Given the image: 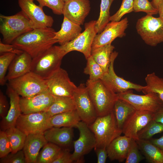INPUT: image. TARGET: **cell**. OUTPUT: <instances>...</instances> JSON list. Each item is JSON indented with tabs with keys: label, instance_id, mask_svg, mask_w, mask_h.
Returning a JSON list of instances; mask_svg holds the SVG:
<instances>
[{
	"label": "cell",
	"instance_id": "cell-3",
	"mask_svg": "<svg viewBox=\"0 0 163 163\" xmlns=\"http://www.w3.org/2000/svg\"><path fill=\"white\" fill-rule=\"evenodd\" d=\"M0 32L3 43L10 44L22 34L36 28L34 24L22 11L14 15H0Z\"/></svg>",
	"mask_w": 163,
	"mask_h": 163
},
{
	"label": "cell",
	"instance_id": "cell-32",
	"mask_svg": "<svg viewBox=\"0 0 163 163\" xmlns=\"http://www.w3.org/2000/svg\"><path fill=\"white\" fill-rule=\"evenodd\" d=\"M145 80L146 85L142 91L145 94L150 92L156 93L163 101V78L153 72L147 74Z\"/></svg>",
	"mask_w": 163,
	"mask_h": 163
},
{
	"label": "cell",
	"instance_id": "cell-35",
	"mask_svg": "<svg viewBox=\"0 0 163 163\" xmlns=\"http://www.w3.org/2000/svg\"><path fill=\"white\" fill-rule=\"evenodd\" d=\"M84 73L89 75V79L92 81L101 79L106 73L101 67L94 60L91 56L87 59Z\"/></svg>",
	"mask_w": 163,
	"mask_h": 163
},
{
	"label": "cell",
	"instance_id": "cell-29",
	"mask_svg": "<svg viewBox=\"0 0 163 163\" xmlns=\"http://www.w3.org/2000/svg\"><path fill=\"white\" fill-rule=\"evenodd\" d=\"M114 48V46L110 44L91 50V56L105 73L108 71L111 61V54Z\"/></svg>",
	"mask_w": 163,
	"mask_h": 163
},
{
	"label": "cell",
	"instance_id": "cell-19",
	"mask_svg": "<svg viewBox=\"0 0 163 163\" xmlns=\"http://www.w3.org/2000/svg\"><path fill=\"white\" fill-rule=\"evenodd\" d=\"M91 9L89 0H69L64 2L62 14L73 22L83 25Z\"/></svg>",
	"mask_w": 163,
	"mask_h": 163
},
{
	"label": "cell",
	"instance_id": "cell-13",
	"mask_svg": "<svg viewBox=\"0 0 163 163\" xmlns=\"http://www.w3.org/2000/svg\"><path fill=\"white\" fill-rule=\"evenodd\" d=\"M117 95L119 99L126 101L136 110H147L155 113L163 105V101L155 93L140 95L133 93L131 89Z\"/></svg>",
	"mask_w": 163,
	"mask_h": 163
},
{
	"label": "cell",
	"instance_id": "cell-36",
	"mask_svg": "<svg viewBox=\"0 0 163 163\" xmlns=\"http://www.w3.org/2000/svg\"><path fill=\"white\" fill-rule=\"evenodd\" d=\"M163 132V123L154 119L151 120L138 133L139 139L149 140L154 135Z\"/></svg>",
	"mask_w": 163,
	"mask_h": 163
},
{
	"label": "cell",
	"instance_id": "cell-37",
	"mask_svg": "<svg viewBox=\"0 0 163 163\" xmlns=\"http://www.w3.org/2000/svg\"><path fill=\"white\" fill-rule=\"evenodd\" d=\"M16 54L11 53H6L0 54V84L4 85L6 81V74L11 62Z\"/></svg>",
	"mask_w": 163,
	"mask_h": 163
},
{
	"label": "cell",
	"instance_id": "cell-8",
	"mask_svg": "<svg viewBox=\"0 0 163 163\" xmlns=\"http://www.w3.org/2000/svg\"><path fill=\"white\" fill-rule=\"evenodd\" d=\"M96 21L92 20L85 23L83 32L72 40L60 46L65 55L71 51H76L82 53L86 59L91 56L93 42L97 34L95 28Z\"/></svg>",
	"mask_w": 163,
	"mask_h": 163
},
{
	"label": "cell",
	"instance_id": "cell-5",
	"mask_svg": "<svg viewBox=\"0 0 163 163\" xmlns=\"http://www.w3.org/2000/svg\"><path fill=\"white\" fill-rule=\"evenodd\" d=\"M65 55L60 46H53L32 59L30 71L45 80L60 67Z\"/></svg>",
	"mask_w": 163,
	"mask_h": 163
},
{
	"label": "cell",
	"instance_id": "cell-22",
	"mask_svg": "<svg viewBox=\"0 0 163 163\" xmlns=\"http://www.w3.org/2000/svg\"><path fill=\"white\" fill-rule=\"evenodd\" d=\"M32 59L31 56L24 51L16 55L9 66L6 81L17 78L30 72Z\"/></svg>",
	"mask_w": 163,
	"mask_h": 163
},
{
	"label": "cell",
	"instance_id": "cell-17",
	"mask_svg": "<svg viewBox=\"0 0 163 163\" xmlns=\"http://www.w3.org/2000/svg\"><path fill=\"white\" fill-rule=\"evenodd\" d=\"M18 5L22 11L32 21L36 28L51 27L53 18L46 15L43 8L36 5L33 0H18Z\"/></svg>",
	"mask_w": 163,
	"mask_h": 163
},
{
	"label": "cell",
	"instance_id": "cell-27",
	"mask_svg": "<svg viewBox=\"0 0 163 163\" xmlns=\"http://www.w3.org/2000/svg\"><path fill=\"white\" fill-rule=\"evenodd\" d=\"M81 120L76 110L57 114L50 117L51 127H75Z\"/></svg>",
	"mask_w": 163,
	"mask_h": 163
},
{
	"label": "cell",
	"instance_id": "cell-28",
	"mask_svg": "<svg viewBox=\"0 0 163 163\" xmlns=\"http://www.w3.org/2000/svg\"><path fill=\"white\" fill-rule=\"evenodd\" d=\"M76 110L72 97L54 96L53 101L46 111L51 117L54 115Z\"/></svg>",
	"mask_w": 163,
	"mask_h": 163
},
{
	"label": "cell",
	"instance_id": "cell-4",
	"mask_svg": "<svg viewBox=\"0 0 163 163\" xmlns=\"http://www.w3.org/2000/svg\"><path fill=\"white\" fill-rule=\"evenodd\" d=\"M88 127L96 139L94 148H107L113 140L122 133V129L117 125L113 110L106 115L97 117Z\"/></svg>",
	"mask_w": 163,
	"mask_h": 163
},
{
	"label": "cell",
	"instance_id": "cell-34",
	"mask_svg": "<svg viewBox=\"0 0 163 163\" xmlns=\"http://www.w3.org/2000/svg\"><path fill=\"white\" fill-rule=\"evenodd\" d=\"M114 0H101L100 14L95 28L97 34L101 33L110 21V9Z\"/></svg>",
	"mask_w": 163,
	"mask_h": 163
},
{
	"label": "cell",
	"instance_id": "cell-52",
	"mask_svg": "<svg viewBox=\"0 0 163 163\" xmlns=\"http://www.w3.org/2000/svg\"><path fill=\"white\" fill-rule=\"evenodd\" d=\"M68 0H63V1L64 2H66V1H68Z\"/></svg>",
	"mask_w": 163,
	"mask_h": 163
},
{
	"label": "cell",
	"instance_id": "cell-26",
	"mask_svg": "<svg viewBox=\"0 0 163 163\" xmlns=\"http://www.w3.org/2000/svg\"><path fill=\"white\" fill-rule=\"evenodd\" d=\"M142 154L150 163H163V151L153 144L149 140H136Z\"/></svg>",
	"mask_w": 163,
	"mask_h": 163
},
{
	"label": "cell",
	"instance_id": "cell-16",
	"mask_svg": "<svg viewBox=\"0 0 163 163\" xmlns=\"http://www.w3.org/2000/svg\"><path fill=\"white\" fill-rule=\"evenodd\" d=\"M154 113L147 110H135L127 118L122 128L124 135L136 140L138 133L151 120Z\"/></svg>",
	"mask_w": 163,
	"mask_h": 163
},
{
	"label": "cell",
	"instance_id": "cell-41",
	"mask_svg": "<svg viewBox=\"0 0 163 163\" xmlns=\"http://www.w3.org/2000/svg\"><path fill=\"white\" fill-rule=\"evenodd\" d=\"M37 1L39 5L42 7L44 6L50 8L55 14H62L64 2L63 0H33Z\"/></svg>",
	"mask_w": 163,
	"mask_h": 163
},
{
	"label": "cell",
	"instance_id": "cell-33",
	"mask_svg": "<svg viewBox=\"0 0 163 163\" xmlns=\"http://www.w3.org/2000/svg\"><path fill=\"white\" fill-rule=\"evenodd\" d=\"M61 150L59 146L48 142L40 152L36 163H53Z\"/></svg>",
	"mask_w": 163,
	"mask_h": 163
},
{
	"label": "cell",
	"instance_id": "cell-2",
	"mask_svg": "<svg viewBox=\"0 0 163 163\" xmlns=\"http://www.w3.org/2000/svg\"><path fill=\"white\" fill-rule=\"evenodd\" d=\"M97 117L106 115L113 111L118 99L117 94L108 87L101 79H88L85 85Z\"/></svg>",
	"mask_w": 163,
	"mask_h": 163
},
{
	"label": "cell",
	"instance_id": "cell-46",
	"mask_svg": "<svg viewBox=\"0 0 163 163\" xmlns=\"http://www.w3.org/2000/svg\"><path fill=\"white\" fill-rule=\"evenodd\" d=\"M8 104L6 96L2 91H0V116L2 119L7 115L8 112Z\"/></svg>",
	"mask_w": 163,
	"mask_h": 163
},
{
	"label": "cell",
	"instance_id": "cell-49",
	"mask_svg": "<svg viewBox=\"0 0 163 163\" xmlns=\"http://www.w3.org/2000/svg\"><path fill=\"white\" fill-rule=\"evenodd\" d=\"M149 140L153 144L163 151V135L159 138L152 139Z\"/></svg>",
	"mask_w": 163,
	"mask_h": 163
},
{
	"label": "cell",
	"instance_id": "cell-14",
	"mask_svg": "<svg viewBox=\"0 0 163 163\" xmlns=\"http://www.w3.org/2000/svg\"><path fill=\"white\" fill-rule=\"evenodd\" d=\"M118 55V53L116 51L112 53L108 71L105 73L101 80L110 89L117 94L122 93L131 89H134L138 92L142 91L145 86L126 80L116 74L114 69V62Z\"/></svg>",
	"mask_w": 163,
	"mask_h": 163
},
{
	"label": "cell",
	"instance_id": "cell-38",
	"mask_svg": "<svg viewBox=\"0 0 163 163\" xmlns=\"http://www.w3.org/2000/svg\"><path fill=\"white\" fill-rule=\"evenodd\" d=\"M145 159L142 155L136 141L132 139L126 159V163H138Z\"/></svg>",
	"mask_w": 163,
	"mask_h": 163
},
{
	"label": "cell",
	"instance_id": "cell-23",
	"mask_svg": "<svg viewBox=\"0 0 163 163\" xmlns=\"http://www.w3.org/2000/svg\"><path fill=\"white\" fill-rule=\"evenodd\" d=\"M132 139L124 135L120 136L113 140L106 148L110 160L120 162L125 160Z\"/></svg>",
	"mask_w": 163,
	"mask_h": 163
},
{
	"label": "cell",
	"instance_id": "cell-50",
	"mask_svg": "<svg viewBox=\"0 0 163 163\" xmlns=\"http://www.w3.org/2000/svg\"><path fill=\"white\" fill-rule=\"evenodd\" d=\"M157 9L159 17L163 21V0H161Z\"/></svg>",
	"mask_w": 163,
	"mask_h": 163
},
{
	"label": "cell",
	"instance_id": "cell-20",
	"mask_svg": "<svg viewBox=\"0 0 163 163\" xmlns=\"http://www.w3.org/2000/svg\"><path fill=\"white\" fill-rule=\"evenodd\" d=\"M6 93L10 99V106L7 115L2 119L0 123L1 129L4 131L15 126L17 120L22 113L20 104L19 95L8 84Z\"/></svg>",
	"mask_w": 163,
	"mask_h": 163
},
{
	"label": "cell",
	"instance_id": "cell-15",
	"mask_svg": "<svg viewBox=\"0 0 163 163\" xmlns=\"http://www.w3.org/2000/svg\"><path fill=\"white\" fill-rule=\"evenodd\" d=\"M128 25V21L126 17L119 21L109 22L101 33L96 35L93 42L91 50L111 44L117 38L125 36V32Z\"/></svg>",
	"mask_w": 163,
	"mask_h": 163
},
{
	"label": "cell",
	"instance_id": "cell-43",
	"mask_svg": "<svg viewBox=\"0 0 163 163\" xmlns=\"http://www.w3.org/2000/svg\"><path fill=\"white\" fill-rule=\"evenodd\" d=\"M11 152L10 142L7 134L3 130L0 131V158L5 157Z\"/></svg>",
	"mask_w": 163,
	"mask_h": 163
},
{
	"label": "cell",
	"instance_id": "cell-30",
	"mask_svg": "<svg viewBox=\"0 0 163 163\" xmlns=\"http://www.w3.org/2000/svg\"><path fill=\"white\" fill-rule=\"evenodd\" d=\"M135 110L126 101L119 98L116 101L114 105L113 111L117 125L120 129H122L127 118Z\"/></svg>",
	"mask_w": 163,
	"mask_h": 163
},
{
	"label": "cell",
	"instance_id": "cell-18",
	"mask_svg": "<svg viewBox=\"0 0 163 163\" xmlns=\"http://www.w3.org/2000/svg\"><path fill=\"white\" fill-rule=\"evenodd\" d=\"M54 96L49 91L28 98H20L21 112L29 114L46 111L52 104Z\"/></svg>",
	"mask_w": 163,
	"mask_h": 163
},
{
	"label": "cell",
	"instance_id": "cell-42",
	"mask_svg": "<svg viewBox=\"0 0 163 163\" xmlns=\"http://www.w3.org/2000/svg\"><path fill=\"white\" fill-rule=\"evenodd\" d=\"M0 163H26L23 150L15 153H10L5 157L1 158Z\"/></svg>",
	"mask_w": 163,
	"mask_h": 163
},
{
	"label": "cell",
	"instance_id": "cell-1",
	"mask_svg": "<svg viewBox=\"0 0 163 163\" xmlns=\"http://www.w3.org/2000/svg\"><path fill=\"white\" fill-rule=\"evenodd\" d=\"M55 32L51 27L35 28L21 35L11 44L33 59L58 43L54 38Z\"/></svg>",
	"mask_w": 163,
	"mask_h": 163
},
{
	"label": "cell",
	"instance_id": "cell-7",
	"mask_svg": "<svg viewBox=\"0 0 163 163\" xmlns=\"http://www.w3.org/2000/svg\"><path fill=\"white\" fill-rule=\"evenodd\" d=\"M8 81V85L23 97H30L48 91L45 80L31 71Z\"/></svg>",
	"mask_w": 163,
	"mask_h": 163
},
{
	"label": "cell",
	"instance_id": "cell-51",
	"mask_svg": "<svg viewBox=\"0 0 163 163\" xmlns=\"http://www.w3.org/2000/svg\"><path fill=\"white\" fill-rule=\"evenodd\" d=\"M161 0H152L151 3L154 7L157 8L158 5Z\"/></svg>",
	"mask_w": 163,
	"mask_h": 163
},
{
	"label": "cell",
	"instance_id": "cell-25",
	"mask_svg": "<svg viewBox=\"0 0 163 163\" xmlns=\"http://www.w3.org/2000/svg\"><path fill=\"white\" fill-rule=\"evenodd\" d=\"M80 25L71 21L64 16L60 29L56 32L54 38L60 46L62 45L76 37L81 33Z\"/></svg>",
	"mask_w": 163,
	"mask_h": 163
},
{
	"label": "cell",
	"instance_id": "cell-10",
	"mask_svg": "<svg viewBox=\"0 0 163 163\" xmlns=\"http://www.w3.org/2000/svg\"><path fill=\"white\" fill-rule=\"evenodd\" d=\"M50 118L46 111L21 114L17 120L15 126L27 135L44 133L52 127L49 121Z\"/></svg>",
	"mask_w": 163,
	"mask_h": 163
},
{
	"label": "cell",
	"instance_id": "cell-24",
	"mask_svg": "<svg viewBox=\"0 0 163 163\" xmlns=\"http://www.w3.org/2000/svg\"><path fill=\"white\" fill-rule=\"evenodd\" d=\"M72 127H52L43 133L48 142L59 146L67 147L73 142V131Z\"/></svg>",
	"mask_w": 163,
	"mask_h": 163
},
{
	"label": "cell",
	"instance_id": "cell-9",
	"mask_svg": "<svg viewBox=\"0 0 163 163\" xmlns=\"http://www.w3.org/2000/svg\"><path fill=\"white\" fill-rule=\"evenodd\" d=\"M72 97L81 120L88 126L91 124L97 116L84 84H81L77 87Z\"/></svg>",
	"mask_w": 163,
	"mask_h": 163
},
{
	"label": "cell",
	"instance_id": "cell-6",
	"mask_svg": "<svg viewBox=\"0 0 163 163\" xmlns=\"http://www.w3.org/2000/svg\"><path fill=\"white\" fill-rule=\"evenodd\" d=\"M136 28L147 45L155 46L163 43V21L160 17L147 14L138 20Z\"/></svg>",
	"mask_w": 163,
	"mask_h": 163
},
{
	"label": "cell",
	"instance_id": "cell-40",
	"mask_svg": "<svg viewBox=\"0 0 163 163\" xmlns=\"http://www.w3.org/2000/svg\"><path fill=\"white\" fill-rule=\"evenodd\" d=\"M133 0H122L121 5L117 11L111 16L110 21H120L125 14L133 11Z\"/></svg>",
	"mask_w": 163,
	"mask_h": 163
},
{
	"label": "cell",
	"instance_id": "cell-31",
	"mask_svg": "<svg viewBox=\"0 0 163 163\" xmlns=\"http://www.w3.org/2000/svg\"><path fill=\"white\" fill-rule=\"evenodd\" d=\"M11 150V152L15 153L22 150L27 135L15 126L6 129Z\"/></svg>",
	"mask_w": 163,
	"mask_h": 163
},
{
	"label": "cell",
	"instance_id": "cell-45",
	"mask_svg": "<svg viewBox=\"0 0 163 163\" xmlns=\"http://www.w3.org/2000/svg\"><path fill=\"white\" fill-rule=\"evenodd\" d=\"M24 51L16 48L12 44H9L2 42L0 40V54L6 53H11L16 55L22 53Z\"/></svg>",
	"mask_w": 163,
	"mask_h": 163
},
{
	"label": "cell",
	"instance_id": "cell-48",
	"mask_svg": "<svg viewBox=\"0 0 163 163\" xmlns=\"http://www.w3.org/2000/svg\"><path fill=\"white\" fill-rule=\"evenodd\" d=\"M153 119L157 122L163 123V105L154 113Z\"/></svg>",
	"mask_w": 163,
	"mask_h": 163
},
{
	"label": "cell",
	"instance_id": "cell-47",
	"mask_svg": "<svg viewBox=\"0 0 163 163\" xmlns=\"http://www.w3.org/2000/svg\"><path fill=\"white\" fill-rule=\"evenodd\" d=\"M96 154L97 163H105L108 157L106 148H96L94 149Z\"/></svg>",
	"mask_w": 163,
	"mask_h": 163
},
{
	"label": "cell",
	"instance_id": "cell-21",
	"mask_svg": "<svg viewBox=\"0 0 163 163\" xmlns=\"http://www.w3.org/2000/svg\"><path fill=\"white\" fill-rule=\"evenodd\" d=\"M48 142L43 133L27 135L22 149L26 163H36L40 150Z\"/></svg>",
	"mask_w": 163,
	"mask_h": 163
},
{
	"label": "cell",
	"instance_id": "cell-12",
	"mask_svg": "<svg viewBox=\"0 0 163 163\" xmlns=\"http://www.w3.org/2000/svg\"><path fill=\"white\" fill-rule=\"evenodd\" d=\"M79 132L78 138L73 141L74 151L72 154L73 162L83 163L84 156L94 149L96 144L95 136L85 123L79 121L76 125Z\"/></svg>",
	"mask_w": 163,
	"mask_h": 163
},
{
	"label": "cell",
	"instance_id": "cell-11",
	"mask_svg": "<svg viewBox=\"0 0 163 163\" xmlns=\"http://www.w3.org/2000/svg\"><path fill=\"white\" fill-rule=\"evenodd\" d=\"M45 80L49 91L54 96L72 97L77 87L71 81L67 71L61 67Z\"/></svg>",
	"mask_w": 163,
	"mask_h": 163
},
{
	"label": "cell",
	"instance_id": "cell-39",
	"mask_svg": "<svg viewBox=\"0 0 163 163\" xmlns=\"http://www.w3.org/2000/svg\"><path fill=\"white\" fill-rule=\"evenodd\" d=\"M133 11L144 12L147 14L153 15L158 13L157 8H155L149 0H133Z\"/></svg>",
	"mask_w": 163,
	"mask_h": 163
},
{
	"label": "cell",
	"instance_id": "cell-44",
	"mask_svg": "<svg viewBox=\"0 0 163 163\" xmlns=\"http://www.w3.org/2000/svg\"><path fill=\"white\" fill-rule=\"evenodd\" d=\"M73 162L72 158V154L67 149H62L57 158L53 163H72Z\"/></svg>",
	"mask_w": 163,
	"mask_h": 163
}]
</instances>
